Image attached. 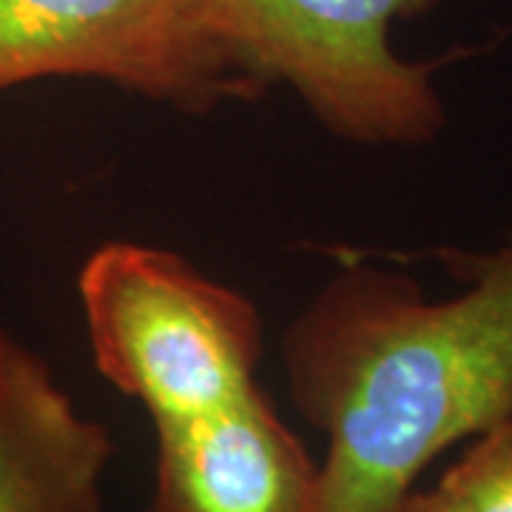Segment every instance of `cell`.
Segmentation results:
<instances>
[{
  "label": "cell",
  "instance_id": "cell-3",
  "mask_svg": "<svg viewBox=\"0 0 512 512\" xmlns=\"http://www.w3.org/2000/svg\"><path fill=\"white\" fill-rule=\"evenodd\" d=\"M441 0H208L237 63L271 92H296L319 126L356 146H427L447 126L433 74L390 43L399 20Z\"/></svg>",
  "mask_w": 512,
  "mask_h": 512
},
{
  "label": "cell",
  "instance_id": "cell-8",
  "mask_svg": "<svg viewBox=\"0 0 512 512\" xmlns=\"http://www.w3.org/2000/svg\"><path fill=\"white\" fill-rule=\"evenodd\" d=\"M390 512H461V510H458L456 504H453L447 495L441 493L439 487H436V490H416V487H413V490L404 495L402 501H399V504H396Z\"/></svg>",
  "mask_w": 512,
  "mask_h": 512
},
{
  "label": "cell",
  "instance_id": "cell-7",
  "mask_svg": "<svg viewBox=\"0 0 512 512\" xmlns=\"http://www.w3.org/2000/svg\"><path fill=\"white\" fill-rule=\"evenodd\" d=\"M439 490L461 512H512V416L470 439Z\"/></svg>",
  "mask_w": 512,
  "mask_h": 512
},
{
  "label": "cell",
  "instance_id": "cell-6",
  "mask_svg": "<svg viewBox=\"0 0 512 512\" xmlns=\"http://www.w3.org/2000/svg\"><path fill=\"white\" fill-rule=\"evenodd\" d=\"M111 436L15 342L0 373V512H100Z\"/></svg>",
  "mask_w": 512,
  "mask_h": 512
},
{
  "label": "cell",
  "instance_id": "cell-1",
  "mask_svg": "<svg viewBox=\"0 0 512 512\" xmlns=\"http://www.w3.org/2000/svg\"><path fill=\"white\" fill-rule=\"evenodd\" d=\"M441 259L464 279L450 299L356 262L285 330L291 402L328 439L319 512H390L444 450L512 416V237Z\"/></svg>",
  "mask_w": 512,
  "mask_h": 512
},
{
  "label": "cell",
  "instance_id": "cell-5",
  "mask_svg": "<svg viewBox=\"0 0 512 512\" xmlns=\"http://www.w3.org/2000/svg\"><path fill=\"white\" fill-rule=\"evenodd\" d=\"M154 430L148 512H319V464L259 384L237 402Z\"/></svg>",
  "mask_w": 512,
  "mask_h": 512
},
{
  "label": "cell",
  "instance_id": "cell-4",
  "mask_svg": "<svg viewBox=\"0 0 512 512\" xmlns=\"http://www.w3.org/2000/svg\"><path fill=\"white\" fill-rule=\"evenodd\" d=\"M49 77L103 80L197 117L268 94L208 0H0V92Z\"/></svg>",
  "mask_w": 512,
  "mask_h": 512
},
{
  "label": "cell",
  "instance_id": "cell-9",
  "mask_svg": "<svg viewBox=\"0 0 512 512\" xmlns=\"http://www.w3.org/2000/svg\"><path fill=\"white\" fill-rule=\"evenodd\" d=\"M12 348H15V339H12V333L3 328V322H0V373H3V365H6Z\"/></svg>",
  "mask_w": 512,
  "mask_h": 512
},
{
  "label": "cell",
  "instance_id": "cell-2",
  "mask_svg": "<svg viewBox=\"0 0 512 512\" xmlns=\"http://www.w3.org/2000/svg\"><path fill=\"white\" fill-rule=\"evenodd\" d=\"M97 370L154 424L200 416L256 387V305L174 251L106 242L77 276Z\"/></svg>",
  "mask_w": 512,
  "mask_h": 512
}]
</instances>
